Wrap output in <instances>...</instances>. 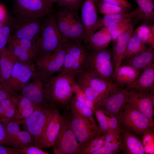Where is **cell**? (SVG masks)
Returning <instances> with one entry per match:
<instances>
[{"label":"cell","instance_id":"49","mask_svg":"<svg viewBox=\"0 0 154 154\" xmlns=\"http://www.w3.org/2000/svg\"><path fill=\"white\" fill-rule=\"evenodd\" d=\"M7 135L3 123L0 121V144L7 145Z\"/></svg>","mask_w":154,"mask_h":154},{"label":"cell","instance_id":"4","mask_svg":"<svg viewBox=\"0 0 154 154\" xmlns=\"http://www.w3.org/2000/svg\"><path fill=\"white\" fill-rule=\"evenodd\" d=\"M67 40L60 32L55 16H50L43 22L35 41L38 48L37 58L55 50Z\"/></svg>","mask_w":154,"mask_h":154},{"label":"cell","instance_id":"45","mask_svg":"<svg viewBox=\"0 0 154 154\" xmlns=\"http://www.w3.org/2000/svg\"><path fill=\"white\" fill-rule=\"evenodd\" d=\"M21 154H49V153L34 145H31L19 149Z\"/></svg>","mask_w":154,"mask_h":154},{"label":"cell","instance_id":"17","mask_svg":"<svg viewBox=\"0 0 154 154\" xmlns=\"http://www.w3.org/2000/svg\"><path fill=\"white\" fill-rule=\"evenodd\" d=\"M33 78V81L27 84L18 95L27 98L37 105L47 104L44 87V75L37 69Z\"/></svg>","mask_w":154,"mask_h":154},{"label":"cell","instance_id":"42","mask_svg":"<svg viewBox=\"0 0 154 154\" xmlns=\"http://www.w3.org/2000/svg\"><path fill=\"white\" fill-rule=\"evenodd\" d=\"M11 29V22L9 21L0 31V52L6 47L10 37Z\"/></svg>","mask_w":154,"mask_h":154},{"label":"cell","instance_id":"50","mask_svg":"<svg viewBox=\"0 0 154 154\" xmlns=\"http://www.w3.org/2000/svg\"><path fill=\"white\" fill-rule=\"evenodd\" d=\"M9 93L4 89L3 85L0 84V102L2 100L9 98H13Z\"/></svg>","mask_w":154,"mask_h":154},{"label":"cell","instance_id":"5","mask_svg":"<svg viewBox=\"0 0 154 154\" xmlns=\"http://www.w3.org/2000/svg\"><path fill=\"white\" fill-rule=\"evenodd\" d=\"M116 117L124 128L141 137L146 131L154 129V122L127 102L123 110Z\"/></svg>","mask_w":154,"mask_h":154},{"label":"cell","instance_id":"13","mask_svg":"<svg viewBox=\"0 0 154 154\" xmlns=\"http://www.w3.org/2000/svg\"><path fill=\"white\" fill-rule=\"evenodd\" d=\"M76 84L80 88H88L96 91L104 97L119 87L90 72L83 70L75 76Z\"/></svg>","mask_w":154,"mask_h":154},{"label":"cell","instance_id":"44","mask_svg":"<svg viewBox=\"0 0 154 154\" xmlns=\"http://www.w3.org/2000/svg\"><path fill=\"white\" fill-rule=\"evenodd\" d=\"M82 0H58L56 3L62 8L78 11L81 5Z\"/></svg>","mask_w":154,"mask_h":154},{"label":"cell","instance_id":"23","mask_svg":"<svg viewBox=\"0 0 154 154\" xmlns=\"http://www.w3.org/2000/svg\"><path fill=\"white\" fill-rule=\"evenodd\" d=\"M153 62H154V48L149 46L140 54L123 60L121 64L129 66L140 73L145 68Z\"/></svg>","mask_w":154,"mask_h":154},{"label":"cell","instance_id":"52","mask_svg":"<svg viewBox=\"0 0 154 154\" xmlns=\"http://www.w3.org/2000/svg\"><path fill=\"white\" fill-rule=\"evenodd\" d=\"M7 18L4 7L0 3V21L4 20Z\"/></svg>","mask_w":154,"mask_h":154},{"label":"cell","instance_id":"14","mask_svg":"<svg viewBox=\"0 0 154 154\" xmlns=\"http://www.w3.org/2000/svg\"><path fill=\"white\" fill-rule=\"evenodd\" d=\"M17 17L42 18L48 14L51 7L44 0H14Z\"/></svg>","mask_w":154,"mask_h":154},{"label":"cell","instance_id":"18","mask_svg":"<svg viewBox=\"0 0 154 154\" xmlns=\"http://www.w3.org/2000/svg\"><path fill=\"white\" fill-rule=\"evenodd\" d=\"M127 103L154 122V92L128 90Z\"/></svg>","mask_w":154,"mask_h":154},{"label":"cell","instance_id":"27","mask_svg":"<svg viewBox=\"0 0 154 154\" xmlns=\"http://www.w3.org/2000/svg\"><path fill=\"white\" fill-rule=\"evenodd\" d=\"M133 18L138 19L139 20L141 19V15L138 7L133 11L128 12L104 15L102 17H100L97 29L98 30L114 23Z\"/></svg>","mask_w":154,"mask_h":154},{"label":"cell","instance_id":"34","mask_svg":"<svg viewBox=\"0 0 154 154\" xmlns=\"http://www.w3.org/2000/svg\"><path fill=\"white\" fill-rule=\"evenodd\" d=\"M98 1V0H97ZM100 13L104 15L129 12L130 9L112 4L100 0L97 1Z\"/></svg>","mask_w":154,"mask_h":154},{"label":"cell","instance_id":"12","mask_svg":"<svg viewBox=\"0 0 154 154\" xmlns=\"http://www.w3.org/2000/svg\"><path fill=\"white\" fill-rule=\"evenodd\" d=\"M88 51L81 43L71 42L68 47L60 73L75 76L83 69Z\"/></svg>","mask_w":154,"mask_h":154},{"label":"cell","instance_id":"36","mask_svg":"<svg viewBox=\"0 0 154 154\" xmlns=\"http://www.w3.org/2000/svg\"><path fill=\"white\" fill-rule=\"evenodd\" d=\"M17 99L14 97L5 99L0 102L8 121L13 120L15 116L17 111Z\"/></svg>","mask_w":154,"mask_h":154},{"label":"cell","instance_id":"25","mask_svg":"<svg viewBox=\"0 0 154 154\" xmlns=\"http://www.w3.org/2000/svg\"><path fill=\"white\" fill-rule=\"evenodd\" d=\"M111 41L110 35L104 27H102L94 33L88 41L83 44L88 52L107 48Z\"/></svg>","mask_w":154,"mask_h":154},{"label":"cell","instance_id":"38","mask_svg":"<svg viewBox=\"0 0 154 154\" xmlns=\"http://www.w3.org/2000/svg\"><path fill=\"white\" fill-rule=\"evenodd\" d=\"M104 135L98 132L87 146L80 152V154H92L103 146L104 142Z\"/></svg>","mask_w":154,"mask_h":154},{"label":"cell","instance_id":"11","mask_svg":"<svg viewBox=\"0 0 154 154\" xmlns=\"http://www.w3.org/2000/svg\"><path fill=\"white\" fill-rule=\"evenodd\" d=\"M41 18L17 17L11 22L9 38L23 39L35 42L38 39L43 22Z\"/></svg>","mask_w":154,"mask_h":154},{"label":"cell","instance_id":"22","mask_svg":"<svg viewBox=\"0 0 154 154\" xmlns=\"http://www.w3.org/2000/svg\"><path fill=\"white\" fill-rule=\"evenodd\" d=\"M121 135L122 154H145L142 142L136 135L124 128Z\"/></svg>","mask_w":154,"mask_h":154},{"label":"cell","instance_id":"20","mask_svg":"<svg viewBox=\"0 0 154 154\" xmlns=\"http://www.w3.org/2000/svg\"><path fill=\"white\" fill-rule=\"evenodd\" d=\"M139 20V19L135 18L130 25L119 36L116 40L112 42V50L115 62V72L121 65L129 39Z\"/></svg>","mask_w":154,"mask_h":154},{"label":"cell","instance_id":"32","mask_svg":"<svg viewBox=\"0 0 154 154\" xmlns=\"http://www.w3.org/2000/svg\"><path fill=\"white\" fill-rule=\"evenodd\" d=\"M133 32L145 44L154 48V25L143 23Z\"/></svg>","mask_w":154,"mask_h":154},{"label":"cell","instance_id":"39","mask_svg":"<svg viewBox=\"0 0 154 154\" xmlns=\"http://www.w3.org/2000/svg\"><path fill=\"white\" fill-rule=\"evenodd\" d=\"M94 113L99 123L98 132L104 134L109 130L107 112L102 109L97 108Z\"/></svg>","mask_w":154,"mask_h":154},{"label":"cell","instance_id":"1","mask_svg":"<svg viewBox=\"0 0 154 154\" xmlns=\"http://www.w3.org/2000/svg\"><path fill=\"white\" fill-rule=\"evenodd\" d=\"M75 77L60 73L56 76H45L44 87L47 104L56 106L69 104L74 94Z\"/></svg>","mask_w":154,"mask_h":154},{"label":"cell","instance_id":"30","mask_svg":"<svg viewBox=\"0 0 154 154\" xmlns=\"http://www.w3.org/2000/svg\"><path fill=\"white\" fill-rule=\"evenodd\" d=\"M104 135L105 146L117 154L121 151L123 144L121 132L109 130Z\"/></svg>","mask_w":154,"mask_h":154},{"label":"cell","instance_id":"6","mask_svg":"<svg viewBox=\"0 0 154 154\" xmlns=\"http://www.w3.org/2000/svg\"><path fill=\"white\" fill-rule=\"evenodd\" d=\"M37 70L35 63L26 64L17 61L14 65L9 78L2 84L12 96L16 97L35 75Z\"/></svg>","mask_w":154,"mask_h":154},{"label":"cell","instance_id":"46","mask_svg":"<svg viewBox=\"0 0 154 154\" xmlns=\"http://www.w3.org/2000/svg\"><path fill=\"white\" fill-rule=\"evenodd\" d=\"M107 112L109 130L116 131L121 132L124 127L120 123L116 116Z\"/></svg>","mask_w":154,"mask_h":154},{"label":"cell","instance_id":"10","mask_svg":"<svg viewBox=\"0 0 154 154\" xmlns=\"http://www.w3.org/2000/svg\"><path fill=\"white\" fill-rule=\"evenodd\" d=\"M71 42L67 40L55 50L37 58L35 63L37 69L47 76L60 73L67 49Z\"/></svg>","mask_w":154,"mask_h":154},{"label":"cell","instance_id":"37","mask_svg":"<svg viewBox=\"0 0 154 154\" xmlns=\"http://www.w3.org/2000/svg\"><path fill=\"white\" fill-rule=\"evenodd\" d=\"M34 145L33 138L27 131L20 130L15 138L12 147L19 149L27 146Z\"/></svg>","mask_w":154,"mask_h":154},{"label":"cell","instance_id":"48","mask_svg":"<svg viewBox=\"0 0 154 154\" xmlns=\"http://www.w3.org/2000/svg\"><path fill=\"white\" fill-rule=\"evenodd\" d=\"M0 154H21L19 149L0 144Z\"/></svg>","mask_w":154,"mask_h":154},{"label":"cell","instance_id":"31","mask_svg":"<svg viewBox=\"0 0 154 154\" xmlns=\"http://www.w3.org/2000/svg\"><path fill=\"white\" fill-rule=\"evenodd\" d=\"M146 44L133 33L130 37L123 60L137 56L143 52L146 48Z\"/></svg>","mask_w":154,"mask_h":154},{"label":"cell","instance_id":"35","mask_svg":"<svg viewBox=\"0 0 154 154\" xmlns=\"http://www.w3.org/2000/svg\"><path fill=\"white\" fill-rule=\"evenodd\" d=\"M70 107L83 117L90 120H95L93 114L94 112L90 108L86 106L72 96L69 103Z\"/></svg>","mask_w":154,"mask_h":154},{"label":"cell","instance_id":"7","mask_svg":"<svg viewBox=\"0 0 154 154\" xmlns=\"http://www.w3.org/2000/svg\"><path fill=\"white\" fill-rule=\"evenodd\" d=\"M53 106L48 104L37 105L31 115L21 123L31 136L34 145L39 147L43 131Z\"/></svg>","mask_w":154,"mask_h":154},{"label":"cell","instance_id":"51","mask_svg":"<svg viewBox=\"0 0 154 154\" xmlns=\"http://www.w3.org/2000/svg\"><path fill=\"white\" fill-rule=\"evenodd\" d=\"M115 152L109 149L104 145L92 154H116Z\"/></svg>","mask_w":154,"mask_h":154},{"label":"cell","instance_id":"55","mask_svg":"<svg viewBox=\"0 0 154 154\" xmlns=\"http://www.w3.org/2000/svg\"><path fill=\"white\" fill-rule=\"evenodd\" d=\"M46 3L49 6L52 7V4L54 2H56L58 0H44Z\"/></svg>","mask_w":154,"mask_h":154},{"label":"cell","instance_id":"16","mask_svg":"<svg viewBox=\"0 0 154 154\" xmlns=\"http://www.w3.org/2000/svg\"><path fill=\"white\" fill-rule=\"evenodd\" d=\"M62 115L57 107L53 106L43 131L39 147L42 149L53 147L61 128Z\"/></svg>","mask_w":154,"mask_h":154},{"label":"cell","instance_id":"15","mask_svg":"<svg viewBox=\"0 0 154 154\" xmlns=\"http://www.w3.org/2000/svg\"><path fill=\"white\" fill-rule=\"evenodd\" d=\"M128 94L126 88L118 87L105 97L97 105L96 109H102L116 116L123 110L127 102Z\"/></svg>","mask_w":154,"mask_h":154},{"label":"cell","instance_id":"8","mask_svg":"<svg viewBox=\"0 0 154 154\" xmlns=\"http://www.w3.org/2000/svg\"><path fill=\"white\" fill-rule=\"evenodd\" d=\"M53 147L55 154H80V145L72 129L70 116L62 115L60 131Z\"/></svg>","mask_w":154,"mask_h":154},{"label":"cell","instance_id":"33","mask_svg":"<svg viewBox=\"0 0 154 154\" xmlns=\"http://www.w3.org/2000/svg\"><path fill=\"white\" fill-rule=\"evenodd\" d=\"M135 18H130L114 23L104 27L110 35L112 42L116 40L121 34L131 24Z\"/></svg>","mask_w":154,"mask_h":154},{"label":"cell","instance_id":"3","mask_svg":"<svg viewBox=\"0 0 154 154\" xmlns=\"http://www.w3.org/2000/svg\"><path fill=\"white\" fill-rule=\"evenodd\" d=\"M55 16L58 28L65 38L83 44L86 39V33L77 11L62 8Z\"/></svg>","mask_w":154,"mask_h":154},{"label":"cell","instance_id":"43","mask_svg":"<svg viewBox=\"0 0 154 154\" xmlns=\"http://www.w3.org/2000/svg\"><path fill=\"white\" fill-rule=\"evenodd\" d=\"M14 39L24 49L35 54L37 58L38 48L35 42L26 39Z\"/></svg>","mask_w":154,"mask_h":154},{"label":"cell","instance_id":"9","mask_svg":"<svg viewBox=\"0 0 154 154\" xmlns=\"http://www.w3.org/2000/svg\"><path fill=\"white\" fill-rule=\"evenodd\" d=\"M70 116L71 128L80 145L81 152L97 134L98 127L95 120L83 117L71 108Z\"/></svg>","mask_w":154,"mask_h":154},{"label":"cell","instance_id":"47","mask_svg":"<svg viewBox=\"0 0 154 154\" xmlns=\"http://www.w3.org/2000/svg\"><path fill=\"white\" fill-rule=\"evenodd\" d=\"M109 3L131 9L133 8L132 4L126 0H101Z\"/></svg>","mask_w":154,"mask_h":154},{"label":"cell","instance_id":"29","mask_svg":"<svg viewBox=\"0 0 154 154\" xmlns=\"http://www.w3.org/2000/svg\"><path fill=\"white\" fill-rule=\"evenodd\" d=\"M138 5L143 23L154 25V0H134Z\"/></svg>","mask_w":154,"mask_h":154},{"label":"cell","instance_id":"26","mask_svg":"<svg viewBox=\"0 0 154 154\" xmlns=\"http://www.w3.org/2000/svg\"><path fill=\"white\" fill-rule=\"evenodd\" d=\"M17 61L16 57L7 46L0 52V84H2L8 79Z\"/></svg>","mask_w":154,"mask_h":154},{"label":"cell","instance_id":"28","mask_svg":"<svg viewBox=\"0 0 154 154\" xmlns=\"http://www.w3.org/2000/svg\"><path fill=\"white\" fill-rule=\"evenodd\" d=\"M16 105V113L13 120L20 124L31 115L37 106L27 98L19 95L17 96Z\"/></svg>","mask_w":154,"mask_h":154},{"label":"cell","instance_id":"40","mask_svg":"<svg viewBox=\"0 0 154 154\" xmlns=\"http://www.w3.org/2000/svg\"><path fill=\"white\" fill-rule=\"evenodd\" d=\"M74 94H75L74 96L77 100L86 106L92 109L94 113L95 110L94 102L89 98L76 84L74 87Z\"/></svg>","mask_w":154,"mask_h":154},{"label":"cell","instance_id":"21","mask_svg":"<svg viewBox=\"0 0 154 154\" xmlns=\"http://www.w3.org/2000/svg\"><path fill=\"white\" fill-rule=\"evenodd\" d=\"M126 88L128 90L154 92V62L145 68L137 79Z\"/></svg>","mask_w":154,"mask_h":154},{"label":"cell","instance_id":"53","mask_svg":"<svg viewBox=\"0 0 154 154\" xmlns=\"http://www.w3.org/2000/svg\"><path fill=\"white\" fill-rule=\"evenodd\" d=\"M0 121L5 124L8 121L5 116L3 110L0 104Z\"/></svg>","mask_w":154,"mask_h":154},{"label":"cell","instance_id":"2","mask_svg":"<svg viewBox=\"0 0 154 154\" xmlns=\"http://www.w3.org/2000/svg\"><path fill=\"white\" fill-rule=\"evenodd\" d=\"M115 68L112 50L107 47L100 50L88 51L82 70L114 84Z\"/></svg>","mask_w":154,"mask_h":154},{"label":"cell","instance_id":"41","mask_svg":"<svg viewBox=\"0 0 154 154\" xmlns=\"http://www.w3.org/2000/svg\"><path fill=\"white\" fill-rule=\"evenodd\" d=\"M154 129L146 131L143 134L142 144L145 154H154Z\"/></svg>","mask_w":154,"mask_h":154},{"label":"cell","instance_id":"24","mask_svg":"<svg viewBox=\"0 0 154 154\" xmlns=\"http://www.w3.org/2000/svg\"><path fill=\"white\" fill-rule=\"evenodd\" d=\"M140 73L131 67L126 65H121L115 72L114 83L123 88L130 85L139 77Z\"/></svg>","mask_w":154,"mask_h":154},{"label":"cell","instance_id":"19","mask_svg":"<svg viewBox=\"0 0 154 154\" xmlns=\"http://www.w3.org/2000/svg\"><path fill=\"white\" fill-rule=\"evenodd\" d=\"M97 0H84L82 5L81 19L85 32L86 42L97 30L100 17L98 15Z\"/></svg>","mask_w":154,"mask_h":154},{"label":"cell","instance_id":"54","mask_svg":"<svg viewBox=\"0 0 154 154\" xmlns=\"http://www.w3.org/2000/svg\"><path fill=\"white\" fill-rule=\"evenodd\" d=\"M9 21L8 18L4 20L0 21V31L8 23Z\"/></svg>","mask_w":154,"mask_h":154},{"label":"cell","instance_id":"56","mask_svg":"<svg viewBox=\"0 0 154 154\" xmlns=\"http://www.w3.org/2000/svg\"><path fill=\"white\" fill-rule=\"evenodd\" d=\"M1 79V70H0V82Z\"/></svg>","mask_w":154,"mask_h":154}]
</instances>
